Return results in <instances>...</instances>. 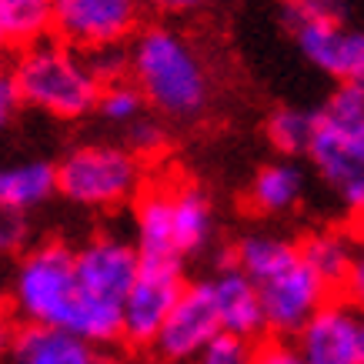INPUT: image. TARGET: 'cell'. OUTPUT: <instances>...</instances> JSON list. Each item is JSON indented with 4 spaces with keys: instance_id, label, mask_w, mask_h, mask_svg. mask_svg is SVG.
Listing matches in <instances>:
<instances>
[{
    "instance_id": "32",
    "label": "cell",
    "mask_w": 364,
    "mask_h": 364,
    "mask_svg": "<svg viewBox=\"0 0 364 364\" xmlns=\"http://www.w3.org/2000/svg\"><path fill=\"white\" fill-rule=\"evenodd\" d=\"M14 47L11 41H7V33H4V27H0V67H4V60H7V54H11Z\"/></svg>"
},
{
    "instance_id": "23",
    "label": "cell",
    "mask_w": 364,
    "mask_h": 364,
    "mask_svg": "<svg viewBox=\"0 0 364 364\" xmlns=\"http://www.w3.org/2000/svg\"><path fill=\"white\" fill-rule=\"evenodd\" d=\"M90 70L100 84H114V80L131 77V54L127 44H111V47H97V50H84Z\"/></svg>"
},
{
    "instance_id": "24",
    "label": "cell",
    "mask_w": 364,
    "mask_h": 364,
    "mask_svg": "<svg viewBox=\"0 0 364 364\" xmlns=\"http://www.w3.org/2000/svg\"><path fill=\"white\" fill-rule=\"evenodd\" d=\"M124 134H127V147H131L134 154H141L144 161L147 157H154L164 151L167 144V131L161 127V121H154V117H137V121L131 124V127H124Z\"/></svg>"
},
{
    "instance_id": "18",
    "label": "cell",
    "mask_w": 364,
    "mask_h": 364,
    "mask_svg": "<svg viewBox=\"0 0 364 364\" xmlns=\"http://www.w3.org/2000/svg\"><path fill=\"white\" fill-rule=\"evenodd\" d=\"M57 191V164L50 161H17L0 164V204L14 210H33Z\"/></svg>"
},
{
    "instance_id": "6",
    "label": "cell",
    "mask_w": 364,
    "mask_h": 364,
    "mask_svg": "<svg viewBox=\"0 0 364 364\" xmlns=\"http://www.w3.org/2000/svg\"><path fill=\"white\" fill-rule=\"evenodd\" d=\"M147 184L144 157L127 144H80L57 164V194L87 210L134 204Z\"/></svg>"
},
{
    "instance_id": "29",
    "label": "cell",
    "mask_w": 364,
    "mask_h": 364,
    "mask_svg": "<svg viewBox=\"0 0 364 364\" xmlns=\"http://www.w3.org/2000/svg\"><path fill=\"white\" fill-rule=\"evenodd\" d=\"M341 291L354 308L364 311V247L358 251V257H354V264H351V271H348V277H344Z\"/></svg>"
},
{
    "instance_id": "12",
    "label": "cell",
    "mask_w": 364,
    "mask_h": 364,
    "mask_svg": "<svg viewBox=\"0 0 364 364\" xmlns=\"http://www.w3.org/2000/svg\"><path fill=\"white\" fill-rule=\"evenodd\" d=\"M308 364H364V318L348 298H328L294 334Z\"/></svg>"
},
{
    "instance_id": "34",
    "label": "cell",
    "mask_w": 364,
    "mask_h": 364,
    "mask_svg": "<svg viewBox=\"0 0 364 364\" xmlns=\"http://www.w3.org/2000/svg\"><path fill=\"white\" fill-rule=\"evenodd\" d=\"M354 234H358V241H361V247H364V221L354 224Z\"/></svg>"
},
{
    "instance_id": "9",
    "label": "cell",
    "mask_w": 364,
    "mask_h": 364,
    "mask_svg": "<svg viewBox=\"0 0 364 364\" xmlns=\"http://www.w3.org/2000/svg\"><path fill=\"white\" fill-rule=\"evenodd\" d=\"M184 271L174 261H144L121 308V338L134 348H154L167 314L184 291Z\"/></svg>"
},
{
    "instance_id": "16",
    "label": "cell",
    "mask_w": 364,
    "mask_h": 364,
    "mask_svg": "<svg viewBox=\"0 0 364 364\" xmlns=\"http://www.w3.org/2000/svg\"><path fill=\"white\" fill-rule=\"evenodd\" d=\"M308 191V174L294 157H277L271 164L257 167V174L247 184V208L254 214H264V218H281L291 214L304 200Z\"/></svg>"
},
{
    "instance_id": "31",
    "label": "cell",
    "mask_w": 364,
    "mask_h": 364,
    "mask_svg": "<svg viewBox=\"0 0 364 364\" xmlns=\"http://www.w3.org/2000/svg\"><path fill=\"white\" fill-rule=\"evenodd\" d=\"M284 7H304V11H338L341 0H284Z\"/></svg>"
},
{
    "instance_id": "8",
    "label": "cell",
    "mask_w": 364,
    "mask_h": 364,
    "mask_svg": "<svg viewBox=\"0 0 364 364\" xmlns=\"http://www.w3.org/2000/svg\"><path fill=\"white\" fill-rule=\"evenodd\" d=\"M141 14L144 0H54V37L77 50L127 44Z\"/></svg>"
},
{
    "instance_id": "3",
    "label": "cell",
    "mask_w": 364,
    "mask_h": 364,
    "mask_svg": "<svg viewBox=\"0 0 364 364\" xmlns=\"http://www.w3.org/2000/svg\"><path fill=\"white\" fill-rule=\"evenodd\" d=\"M131 80L147 107L171 121L198 117L210 100V77L188 37L167 23H147L127 41Z\"/></svg>"
},
{
    "instance_id": "27",
    "label": "cell",
    "mask_w": 364,
    "mask_h": 364,
    "mask_svg": "<svg viewBox=\"0 0 364 364\" xmlns=\"http://www.w3.org/2000/svg\"><path fill=\"white\" fill-rule=\"evenodd\" d=\"M191 364H251V341L221 334L198 361H191Z\"/></svg>"
},
{
    "instance_id": "2",
    "label": "cell",
    "mask_w": 364,
    "mask_h": 364,
    "mask_svg": "<svg viewBox=\"0 0 364 364\" xmlns=\"http://www.w3.org/2000/svg\"><path fill=\"white\" fill-rule=\"evenodd\" d=\"M231 264L254 281L264 308V328L281 338H294L298 328L331 298L301 254V244L271 231H251L234 244Z\"/></svg>"
},
{
    "instance_id": "26",
    "label": "cell",
    "mask_w": 364,
    "mask_h": 364,
    "mask_svg": "<svg viewBox=\"0 0 364 364\" xmlns=\"http://www.w3.org/2000/svg\"><path fill=\"white\" fill-rule=\"evenodd\" d=\"M251 364H308L304 354L298 351V344L281 338V334H271L264 341H257L251 348Z\"/></svg>"
},
{
    "instance_id": "25",
    "label": "cell",
    "mask_w": 364,
    "mask_h": 364,
    "mask_svg": "<svg viewBox=\"0 0 364 364\" xmlns=\"http://www.w3.org/2000/svg\"><path fill=\"white\" fill-rule=\"evenodd\" d=\"M27 234H31L27 214L7 208V204H0V257L23 254V247H27Z\"/></svg>"
},
{
    "instance_id": "17",
    "label": "cell",
    "mask_w": 364,
    "mask_h": 364,
    "mask_svg": "<svg viewBox=\"0 0 364 364\" xmlns=\"http://www.w3.org/2000/svg\"><path fill=\"white\" fill-rule=\"evenodd\" d=\"M301 244V254L311 264V271L324 281L328 287H341L348 271H351L354 257L361 251V241L358 234H348L341 228H321V231H311Z\"/></svg>"
},
{
    "instance_id": "30",
    "label": "cell",
    "mask_w": 364,
    "mask_h": 364,
    "mask_svg": "<svg viewBox=\"0 0 364 364\" xmlns=\"http://www.w3.org/2000/svg\"><path fill=\"white\" fill-rule=\"evenodd\" d=\"M144 4H151V7H157L164 14H184V11H194L200 0H144Z\"/></svg>"
},
{
    "instance_id": "15",
    "label": "cell",
    "mask_w": 364,
    "mask_h": 364,
    "mask_svg": "<svg viewBox=\"0 0 364 364\" xmlns=\"http://www.w3.org/2000/svg\"><path fill=\"white\" fill-rule=\"evenodd\" d=\"M7 364H100L97 344L84 341L80 334L60 331V328H41L23 324L17 334H11Z\"/></svg>"
},
{
    "instance_id": "11",
    "label": "cell",
    "mask_w": 364,
    "mask_h": 364,
    "mask_svg": "<svg viewBox=\"0 0 364 364\" xmlns=\"http://www.w3.org/2000/svg\"><path fill=\"white\" fill-rule=\"evenodd\" d=\"M308 161L314 167L318 181L328 188V194L344 208V214L354 224L364 221V137L361 134H344L318 124Z\"/></svg>"
},
{
    "instance_id": "4",
    "label": "cell",
    "mask_w": 364,
    "mask_h": 364,
    "mask_svg": "<svg viewBox=\"0 0 364 364\" xmlns=\"http://www.w3.org/2000/svg\"><path fill=\"white\" fill-rule=\"evenodd\" d=\"M214 237L210 198L191 181L144 184L134 200V244L144 261H174L204 251Z\"/></svg>"
},
{
    "instance_id": "35",
    "label": "cell",
    "mask_w": 364,
    "mask_h": 364,
    "mask_svg": "<svg viewBox=\"0 0 364 364\" xmlns=\"http://www.w3.org/2000/svg\"><path fill=\"white\" fill-rule=\"evenodd\" d=\"M361 318H364V311H361Z\"/></svg>"
},
{
    "instance_id": "14",
    "label": "cell",
    "mask_w": 364,
    "mask_h": 364,
    "mask_svg": "<svg viewBox=\"0 0 364 364\" xmlns=\"http://www.w3.org/2000/svg\"><path fill=\"white\" fill-rule=\"evenodd\" d=\"M210 294H214V304H218V314H221V328L224 334L231 338H241V341H254L267 331L264 328V308H261V298H257V287L241 267H221L208 277Z\"/></svg>"
},
{
    "instance_id": "5",
    "label": "cell",
    "mask_w": 364,
    "mask_h": 364,
    "mask_svg": "<svg viewBox=\"0 0 364 364\" xmlns=\"http://www.w3.org/2000/svg\"><path fill=\"white\" fill-rule=\"evenodd\" d=\"M11 74L23 97V107L41 111L54 121H80L94 114L100 84L87 57L57 37H44L31 47L14 50Z\"/></svg>"
},
{
    "instance_id": "22",
    "label": "cell",
    "mask_w": 364,
    "mask_h": 364,
    "mask_svg": "<svg viewBox=\"0 0 364 364\" xmlns=\"http://www.w3.org/2000/svg\"><path fill=\"white\" fill-rule=\"evenodd\" d=\"M94 111L107 124L131 127L137 117H144L147 100H144L141 87H137L131 77H124V80H114V84H104V87H100V97H97V107H94Z\"/></svg>"
},
{
    "instance_id": "13",
    "label": "cell",
    "mask_w": 364,
    "mask_h": 364,
    "mask_svg": "<svg viewBox=\"0 0 364 364\" xmlns=\"http://www.w3.org/2000/svg\"><path fill=\"white\" fill-rule=\"evenodd\" d=\"M74 257H77L80 284L90 298L124 308V298H127V291L134 287L137 271H141L137 244L121 237V234L100 231L80 247H74Z\"/></svg>"
},
{
    "instance_id": "20",
    "label": "cell",
    "mask_w": 364,
    "mask_h": 364,
    "mask_svg": "<svg viewBox=\"0 0 364 364\" xmlns=\"http://www.w3.org/2000/svg\"><path fill=\"white\" fill-rule=\"evenodd\" d=\"M318 111H304V107H277L264 124V134L271 147L281 157H308L314 134H318Z\"/></svg>"
},
{
    "instance_id": "33",
    "label": "cell",
    "mask_w": 364,
    "mask_h": 364,
    "mask_svg": "<svg viewBox=\"0 0 364 364\" xmlns=\"http://www.w3.org/2000/svg\"><path fill=\"white\" fill-rule=\"evenodd\" d=\"M0 328H7V291L0 287Z\"/></svg>"
},
{
    "instance_id": "10",
    "label": "cell",
    "mask_w": 364,
    "mask_h": 364,
    "mask_svg": "<svg viewBox=\"0 0 364 364\" xmlns=\"http://www.w3.org/2000/svg\"><path fill=\"white\" fill-rule=\"evenodd\" d=\"M221 334H224L221 314H218L210 284H208V277H204V281L184 284L174 311L167 314L164 328L157 334L154 351L167 364H191V361H198Z\"/></svg>"
},
{
    "instance_id": "1",
    "label": "cell",
    "mask_w": 364,
    "mask_h": 364,
    "mask_svg": "<svg viewBox=\"0 0 364 364\" xmlns=\"http://www.w3.org/2000/svg\"><path fill=\"white\" fill-rule=\"evenodd\" d=\"M7 298L23 324L60 328L90 344H111L121 338V308L84 291L74 247L67 244L47 241L23 251L14 264Z\"/></svg>"
},
{
    "instance_id": "7",
    "label": "cell",
    "mask_w": 364,
    "mask_h": 364,
    "mask_svg": "<svg viewBox=\"0 0 364 364\" xmlns=\"http://www.w3.org/2000/svg\"><path fill=\"white\" fill-rule=\"evenodd\" d=\"M284 23L301 57L338 84L364 80V27L348 23L338 11L284 7Z\"/></svg>"
},
{
    "instance_id": "19",
    "label": "cell",
    "mask_w": 364,
    "mask_h": 364,
    "mask_svg": "<svg viewBox=\"0 0 364 364\" xmlns=\"http://www.w3.org/2000/svg\"><path fill=\"white\" fill-rule=\"evenodd\" d=\"M0 27L14 50L54 37V0H0Z\"/></svg>"
},
{
    "instance_id": "28",
    "label": "cell",
    "mask_w": 364,
    "mask_h": 364,
    "mask_svg": "<svg viewBox=\"0 0 364 364\" xmlns=\"http://www.w3.org/2000/svg\"><path fill=\"white\" fill-rule=\"evenodd\" d=\"M21 107H23V97H21V90H17V80H14L11 70L0 67V134L17 121Z\"/></svg>"
},
{
    "instance_id": "21",
    "label": "cell",
    "mask_w": 364,
    "mask_h": 364,
    "mask_svg": "<svg viewBox=\"0 0 364 364\" xmlns=\"http://www.w3.org/2000/svg\"><path fill=\"white\" fill-rule=\"evenodd\" d=\"M318 121L324 127H334V131L364 137V80L338 84L331 90V97L324 100V107L318 111Z\"/></svg>"
}]
</instances>
